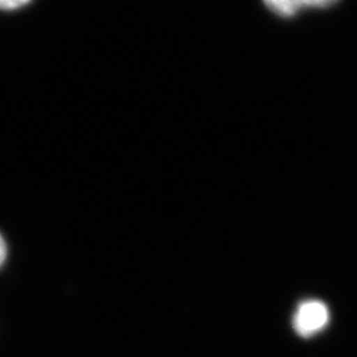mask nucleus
Wrapping results in <instances>:
<instances>
[{"label":"nucleus","mask_w":357,"mask_h":357,"mask_svg":"<svg viewBox=\"0 0 357 357\" xmlns=\"http://www.w3.org/2000/svg\"><path fill=\"white\" fill-rule=\"evenodd\" d=\"M6 258H7V245H6L3 236L0 234V266L4 264Z\"/></svg>","instance_id":"4"},{"label":"nucleus","mask_w":357,"mask_h":357,"mask_svg":"<svg viewBox=\"0 0 357 357\" xmlns=\"http://www.w3.org/2000/svg\"><path fill=\"white\" fill-rule=\"evenodd\" d=\"M31 0H0V10L13 11L26 6Z\"/></svg>","instance_id":"3"},{"label":"nucleus","mask_w":357,"mask_h":357,"mask_svg":"<svg viewBox=\"0 0 357 357\" xmlns=\"http://www.w3.org/2000/svg\"><path fill=\"white\" fill-rule=\"evenodd\" d=\"M328 321V310L321 302L308 301L302 303L295 317L294 327L302 336H311L319 332Z\"/></svg>","instance_id":"1"},{"label":"nucleus","mask_w":357,"mask_h":357,"mask_svg":"<svg viewBox=\"0 0 357 357\" xmlns=\"http://www.w3.org/2000/svg\"><path fill=\"white\" fill-rule=\"evenodd\" d=\"M271 13L281 17H293L303 8H326L337 0H262Z\"/></svg>","instance_id":"2"}]
</instances>
